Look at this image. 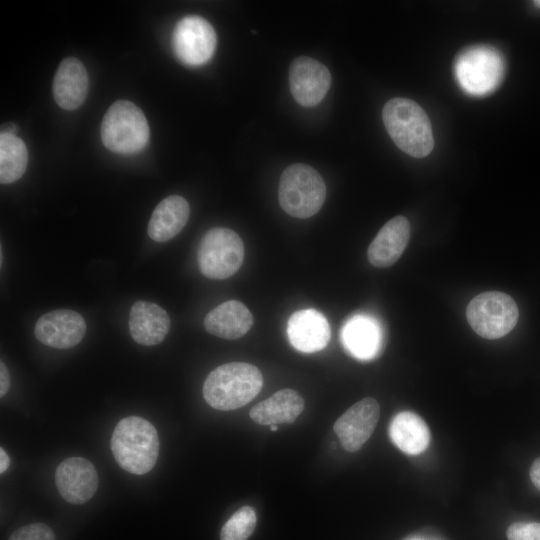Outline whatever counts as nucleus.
Returning <instances> with one entry per match:
<instances>
[{
	"label": "nucleus",
	"mask_w": 540,
	"mask_h": 540,
	"mask_svg": "<svg viewBox=\"0 0 540 540\" xmlns=\"http://www.w3.org/2000/svg\"><path fill=\"white\" fill-rule=\"evenodd\" d=\"M263 386L260 370L246 362H231L212 370L203 384V397L214 409L230 411L249 403Z\"/></svg>",
	"instance_id": "nucleus-1"
},
{
	"label": "nucleus",
	"mask_w": 540,
	"mask_h": 540,
	"mask_svg": "<svg viewBox=\"0 0 540 540\" xmlns=\"http://www.w3.org/2000/svg\"><path fill=\"white\" fill-rule=\"evenodd\" d=\"M382 119L394 143L406 154L421 158L432 151L431 122L415 101L399 97L390 99L383 107Z\"/></svg>",
	"instance_id": "nucleus-2"
},
{
	"label": "nucleus",
	"mask_w": 540,
	"mask_h": 540,
	"mask_svg": "<svg viewBox=\"0 0 540 540\" xmlns=\"http://www.w3.org/2000/svg\"><path fill=\"white\" fill-rule=\"evenodd\" d=\"M110 446L119 466L136 475L149 472L159 453V439L155 427L139 416H128L118 422Z\"/></svg>",
	"instance_id": "nucleus-3"
},
{
	"label": "nucleus",
	"mask_w": 540,
	"mask_h": 540,
	"mask_svg": "<svg viewBox=\"0 0 540 540\" xmlns=\"http://www.w3.org/2000/svg\"><path fill=\"white\" fill-rule=\"evenodd\" d=\"M149 126L142 110L128 100L114 102L104 114L100 136L110 151L135 154L149 141Z\"/></svg>",
	"instance_id": "nucleus-4"
},
{
	"label": "nucleus",
	"mask_w": 540,
	"mask_h": 540,
	"mask_svg": "<svg viewBox=\"0 0 540 540\" xmlns=\"http://www.w3.org/2000/svg\"><path fill=\"white\" fill-rule=\"evenodd\" d=\"M326 198L321 175L311 166L295 163L288 166L279 181L278 200L290 216L300 219L315 215Z\"/></svg>",
	"instance_id": "nucleus-5"
},
{
	"label": "nucleus",
	"mask_w": 540,
	"mask_h": 540,
	"mask_svg": "<svg viewBox=\"0 0 540 540\" xmlns=\"http://www.w3.org/2000/svg\"><path fill=\"white\" fill-rule=\"evenodd\" d=\"M454 72L465 92L482 96L499 86L504 77L505 63L502 55L493 47L473 46L458 55Z\"/></svg>",
	"instance_id": "nucleus-6"
},
{
	"label": "nucleus",
	"mask_w": 540,
	"mask_h": 540,
	"mask_svg": "<svg viewBox=\"0 0 540 540\" xmlns=\"http://www.w3.org/2000/svg\"><path fill=\"white\" fill-rule=\"evenodd\" d=\"M244 260V244L233 230L216 227L202 237L197 250L201 273L210 279H226L234 275Z\"/></svg>",
	"instance_id": "nucleus-7"
},
{
	"label": "nucleus",
	"mask_w": 540,
	"mask_h": 540,
	"mask_svg": "<svg viewBox=\"0 0 540 540\" xmlns=\"http://www.w3.org/2000/svg\"><path fill=\"white\" fill-rule=\"evenodd\" d=\"M466 317L479 336L498 339L515 327L519 312L515 301L506 293L487 291L478 294L469 302Z\"/></svg>",
	"instance_id": "nucleus-8"
},
{
	"label": "nucleus",
	"mask_w": 540,
	"mask_h": 540,
	"mask_svg": "<svg viewBox=\"0 0 540 540\" xmlns=\"http://www.w3.org/2000/svg\"><path fill=\"white\" fill-rule=\"evenodd\" d=\"M217 43L212 25L204 18L189 15L179 20L172 33V48L184 64L198 66L208 62Z\"/></svg>",
	"instance_id": "nucleus-9"
},
{
	"label": "nucleus",
	"mask_w": 540,
	"mask_h": 540,
	"mask_svg": "<svg viewBox=\"0 0 540 540\" xmlns=\"http://www.w3.org/2000/svg\"><path fill=\"white\" fill-rule=\"evenodd\" d=\"M292 96L303 107H313L326 96L331 85L328 68L307 56L296 57L289 68Z\"/></svg>",
	"instance_id": "nucleus-10"
},
{
	"label": "nucleus",
	"mask_w": 540,
	"mask_h": 540,
	"mask_svg": "<svg viewBox=\"0 0 540 540\" xmlns=\"http://www.w3.org/2000/svg\"><path fill=\"white\" fill-rule=\"evenodd\" d=\"M380 416V406L371 397L348 408L335 422L334 432L348 452L358 451L372 435Z\"/></svg>",
	"instance_id": "nucleus-11"
},
{
	"label": "nucleus",
	"mask_w": 540,
	"mask_h": 540,
	"mask_svg": "<svg viewBox=\"0 0 540 540\" xmlns=\"http://www.w3.org/2000/svg\"><path fill=\"white\" fill-rule=\"evenodd\" d=\"M86 323L76 311L57 309L42 315L36 322L34 333L42 344L68 349L79 344L85 336Z\"/></svg>",
	"instance_id": "nucleus-12"
},
{
	"label": "nucleus",
	"mask_w": 540,
	"mask_h": 540,
	"mask_svg": "<svg viewBox=\"0 0 540 540\" xmlns=\"http://www.w3.org/2000/svg\"><path fill=\"white\" fill-rule=\"evenodd\" d=\"M55 484L61 497L72 504H83L95 494L99 478L94 465L82 457L63 460L55 472Z\"/></svg>",
	"instance_id": "nucleus-13"
},
{
	"label": "nucleus",
	"mask_w": 540,
	"mask_h": 540,
	"mask_svg": "<svg viewBox=\"0 0 540 540\" xmlns=\"http://www.w3.org/2000/svg\"><path fill=\"white\" fill-rule=\"evenodd\" d=\"M287 335L296 350L313 353L326 347L331 331L322 313L314 309H304L290 316L287 323Z\"/></svg>",
	"instance_id": "nucleus-14"
},
{
	"label": "nucleus",
	"mask_w": 540,
	"mask_h": 540,
	"mask_svg": "<svg viewBox=\"0 0 540 540\" xmlns=\"http://www.w3.org/2000/svg\"><path fill=\"white\" fill-rule=\"evenodd\" d=\"M410 237V223L404 216L387 221L369 245V262L378 268L393 265L404 252Z\"/></svg>",
	"instance_id": "nucleus-15"
},
{
	"label": "nucleus",
	"mask_w": 540,
	"mask_h": 540,
	"mask_svg": "<svg viewBox=\"0 0 540 540\" xmlns=\"http://www.w3.org/2000/svg\"><path fill=\"white\" fill-rule=\"evenodd\" d=\"M168 313L149 301H136L129 314V331L137 343L153 346L161 343L170 330Z\"/></svg>",
	"instance_id": "nucleus-16"
},
{
	"label": "nucleus",
	"mask_w": 540,
	"mask_h": 540,
	"mask_svg": "<svg viewBox=\"0 0 540 540\" xmlns=\"http://www.w3.org/2000/svg\"><path fill=\"white\" fill-rule=\"evenodd\" d=\"M89 86V79L84 65L78 59H64L54 76L52 92L58 106L65 110H74L84 102Z\"/></svg>",
	"instance_id": "nucleus-17"
},
{
	"label": "nucleus",
	"mask_w": 540,
	"mask_h": 540,
	"mask_svg": "<svg viewBox=\"0 0 540 540\" xmlns=\"http://www.w3.org/2000/svg\"><path fill=\"white\" fill-rule=\"evenodd\" d=\"M253 325L250 310L240 301L229 300L205 316L204 327L211 335L235 340L245 335Z\"/></svg>",
	"instance_id": "nucleus-18"
},
{
	"label": "nucleus",
	"mask_w": 540,
	"mask_h": 540,
	"mask_svg": "<svg viewBox=\"0 0 540 540\" xmlns=\"http://www.w3.org/2000/svg\"><path fill=\"white\" fill-rule=\"evenodd\" d=\"M304 409L303 397L293 389H281L254 405L250 418L259 425L293 423Z\"/></svg>",
	"instance_id": "nucleus-19"
},
{
	"label": "nucleus",
	"mask_w": 540,
	"mask_h": 540,
	"mask_svg": "<svg viewBox=\"0 0 540 540\" xmlns=\"http://www.w3.org/2000/svg\"><path fill=\"white\" fill-rule=\"evenodd\" d=\"M190 215L188 202L179 195L163 199L154 209L149 223L148 235L156 242H165L181 232Z\"/></svg>",
	"instance_id": "nucleus-20"
},
{
	"label": "nucleus",
	"mask_w": 540,
	"mask_h": 540,
	"mask_svg": "<svg viewBox=\"0 0 540 540\" xmlns=\"http://www.w3.org/2000/svg\"><path fill=\"white\" fill-rule=\"evenodd\" d=\"M341 339L346 350L355 358H373L381 346V330L371 317L357 315L350 318L342 328Z\"/></svg>",
	"instance_id": "nucleus-21"
},
{
	"label": "nucleus",
	"mask_w": 540,
	"mask_h": 540,
	"mask_svg": "<svg viewBox=\"0 0 540 540\" xmlns=\"http://www.w3.org/2000/svg\"><path fill=\"white\" fill-rule=\"evenodd\" d=\"M389 436L398 449L409 455L422 453L430 443L427 424L411 411H403L394 416L389 425Z\"/></svg>",
	"instance_id": "nucleus-22"
},
{
	"label": "nucleus",
	"mask_w": 540,
	"mask_h": 540,
	"mask_svg": "<svg viewBox=\"0 0 540 540\" xmlns=\"http://www.w3.org/2000/svg\"><path fill=\"white\" fill-rule=\"evenodd\" d=\"M28 163L25 143L15 134L2 132L0 135V181L9 184L24 174Z\"/></svg>",
	"instance_id": "nucleus-23"
},
{
	"label": "nucleus",
	"mask_w": 540,
	"mask_h": 540,
	"mask_svg": "<svg viewBox=\"0 0 540 540\" xmlns=\"http://www.w3.org/2000/svg\"><path fill=\"white\" fill-rule=\"evenodd\" d=\"M256 521V513L252 507H241L222 527L220 540H247L255 529Z\"/></svg>",
	"instance_id": "nucleus-24"
},
{
	"label": "nucleus",
	"mask_w": 540,
	"mask_h": 540,
	"mask_svg": "<svg viewBox=\"0 0 540 540\" xmlns=\"http://www.w3.org/2000/svg\"><path fill=\"white\" fill-rule=\"evenodd\" d=\"M8 540H55V535L47 525L32 523L14 531Z\"/></svg>",
	"instance_id": "nucleus-25"
},
{
	"label": "nucleus",
	"mask_w": 540,
	"mask_h": 540,
	"mask_svg": "<svg viewBox=\"0 0 540 540\" xmlns=\"http://www.w3.org/2000/svg\"><path fill=\"white\" fill-rule=\"evenodd\" d=\"M508 540H540V523L515 522L507 529Z\"/></svg>",
	"instance_id": "nucleus-26"
},
{
	"label": "nucleus",
	"mask_w": 540,
	"mask_h": 540,
	"mask_svg": "<svg viewBox=\"0 0 540 540\" xmlns=\"http://www.w3.org/2000/svg\"><path fill=\"white\" fill-rule=\"evenodd\" d=\"M10 376L3 361L0 363V396L3 397L9 390Z\"/></svg>",
	"instance_id": "nucleus-27"
},
{
	"label": "nucleus",
	"mask_w": 540,
	"mask_h": 540,
	"mask_svg": "<svg viewBox=\"0 0 540 540\" xmlns=\"http://www.w3.org/2000/svg\"><path fill=\"white\" fill-rule=\"evenodd\" d=\"M530 478L534 486L540 490V457L534 460L531 465Z\"/></svg>",
	"instance_id": "nucleus-28"
},
{
	"label": "nucleus",
	"mask_w": 540,
	"mask_h": 540,
	"mask_svg": "<svg viewBox=\"0 0 540 540\" xmlns=\"http://www.w3.org/2000/svg\"><path fill=\"white\" fill-rule=\"evenodd\" d=\"M10 465V458L3 448H0V473H4Z\"/></svg>",
	"instance_id": "nucleus-29"
},
{
	"label": "nucleus",
	"mask_w": 540,
	"mask_h": 540,
	"mask_svg": "<svg viewBox=\"0 0 540 540\" xmlns=\"http://www.w3.org/2000/svg\"><path fill=\"white\" fill-rule=\"evenodd\" d=\"M270 429H271V431H277V430H278V426H277V425H271V426H270Z\"/></svg>",
	"instance_id": "nucleus-30"
},
{
	"label": "nucleus",
	"mask_w": 540,
	"mask_h": 540,
	"mask_svg": "<svg viewBox=\"0 0 540 540\" xmlns=\"http://www.w3.org/2000/svg\"><path fill=\"white\" fill-rule=\"evenodd\" d=\"M534 4H535L537 7H540V0L534 1Z\"/></svg>",
	"instance_id": "nucleus-31"
}]
</instances>
